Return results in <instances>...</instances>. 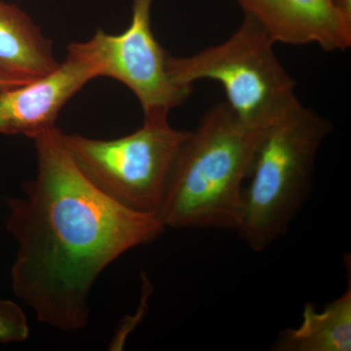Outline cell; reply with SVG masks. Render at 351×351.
<instances>
[{"label":"cell","instance_id":"1","mask_svg":"<svg viewBox=\"0 0 351 351\" xmlns=\"http://www.w3.org/2000/svg\"><path fill=\"white\" fill-rule=\"evenodd\" d=\"M56 126L34 138L38 173L7 200V230L17 242L14 294L38 319L64 332L89 322V295L110 263L166 230L104 195L78 169Z\"/></svg>","mask_w":351,"mask_h":351},{"label":"cell","instance_id":"7","mask_svg":"<svg viewBox=\"0 0 351 351\" xmlns=\"http://www.w3.org/2000/svg\"><path fill=\"white\" fill-rule=\"evenodd\" d=\"M101 71L91 39L69 44L66 60L48 75L0 90V134L34 138L56 126L64 106Z\"/></svg>","mask_w":351,"mask_h":351},{"label":"cell","instance_id":"12","mask_svg":"<svg viewBox=\"0 0 351 351\" xmlns=\"http://www.w3.org/2000/svg\"><path fill=\"white\" fill-rule=\"evenodd\" d=\"M23 83L18 82V80H13V78L7 77V76L0 75V90L5 89V88L16 86V85L23 84Z\"/></svg>","mask_w":351,"mask_h":351},{"label":"cell","instance_id":"13","mask_svg":"<svg viewBox=\"0 0 351 351\" xmlns=\"http://www.w3.org/2000/svg\"><path fill=\"white\" fill-rule=\"evenodd\" d=\"M337 5L351 17V0H334Z\"/></svg>","mask_w":351,"mask_h":351},{"label":"cell","instance_id":"11","mask_svg":"<svg viewBox=\"0 0 351 351\" xmlns=\"http://www.w3.org/2000/svg\"><path fill=\"white\" fill-rule=\"evenodd\" d=\"M29 328L23 309L10 300H0V343L27 341Z\"/></svg>","mask_w":351,"mask_h":351},{"label":"cell","instance_id":"8","mask_svg":"<svg viewBox=\"0 0 351 351\" xmlns=\"http://www.w3.org/2000/svg\"><path fill=\"white\" fill-rule=\"evenodd\" d=\"M274 39L288 45L317 44L323 50L351 46V17L334 0H237Z\"/></svg>","mask_w":351,"mask_h":351},{"label":"cell","instance_id":"3","mask_svg":"<svg viewBox=\"0 0 351 351\" xmlns=\"http://www.w3.org/2000/svg\"><path fill=\"white\" fill-rule=\"evenodd\" d=\"M332 124L299 100L265 132L251 164L237 230L253 251L285 234L306 202L316 156Z\"/></svg>","mask_w":351,"mask_h":351},{"label":"cell","instance_id":"4","mask_svg":"<svg viewBox=\"0 0 351 351\" xmlns=\"http://www.w3.org/2000/svg\"><path fill=\"white\" fill-rule=\"evenodd\" d=\"M274 39L257 21L243 22L223 43L189 57H168L173 80L193 87L200 80L225 89L226 103L240 119L263 122L276 119L297 100L295 82L274 52Z\"/></svg>","mask_w":351,"mask_h":351},{"label":"cell","instance_id":"2","mask_svg":"<svg viewBox=\"0 0 351 351\" xmlns=\"http://www.w3.org/2000/svg\"><path fill=\"white\" fill-rule=\"evenodd\" d=\"M276 119L245 121L226 101L208 110L171 170L157 213L165 228L235 230L254 156Z\"/></svg>","mask_w":351,"mask_h":351},{"label":"cell","instance_id":"5","mask_svg":"<svg viewBox=\"0 0 351 351\" xmlns=\"http://www.w3.org/2000/svg\"><path fill=\"white\" fill-rule=\"evenodd\" d=\"M189 131L168 120H144L134 133L113 140L62 134L73 162L92 184L122 206L156 215Z\"/></svg>","mask_w":351,"mask_h":351},{"label":"cell","instance_id":"9","mask_svg":"<svg viewBox=\"0 0 351 351\" xmlns=\"http://www.w3.org/2000/svg\"><path fill=\"white\" fill-rule=\"evenodd\" d=\"M52 43L19 6L0 0V75L21 82L59 66Z\"/></svg>","mask_w":351,"mask_h":351},{"label":"cell","instance_id":"6","mask_svg":"<svg viewBox=\"0 0 351 351\" xmlns=\"http://www.w3.org/2000/svg\"><path fill=\"white\" fill-rule=\"evenodd\" d=\"M154 0H133L130 25L120 34L99 29L91 38L101 64V76L123 83L138 99L144 120H168L193 92L173 80L168 69L169 53L152 32Z\"/></svg>","mask_w":351,"mask_h":351},{"label":"cell","instance_id":"10","mask_svg":"<svg viewBox=\"0 0 351 351\" xmlns=\"http://www.w3.org/2000/svg\"><path fill=\"white\" fill-rule=\"evenodd\" d=\"M348 282L343 294L316 311L306 302L302 322L295 329L286 330L277 339V351H350L351 350V279L350 258L346 257Z\"/></svg>","mask_w":351,"mask_h":351}]
</instances>
